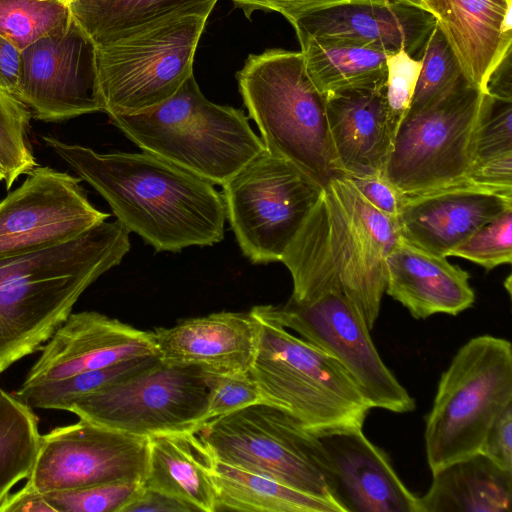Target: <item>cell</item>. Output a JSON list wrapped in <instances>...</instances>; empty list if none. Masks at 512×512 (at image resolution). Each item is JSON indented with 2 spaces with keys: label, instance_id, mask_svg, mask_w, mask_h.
<instances>
[{
  "label": "cell",
  "instance_id": "29",
  "mask_svg": "<svg viewBox=\"0 0 512 512\" xmlns=\"http://www.w3.org/2000/svg\"><path fill=\"white\" fill-rule=\"evenodd\" d=\"M296 34L306 73L321 94L386 79V53L347 40Z\"/></svg>",
  "mask_w": 512,
  "mask_h": 512
},
{
  "label": "cell",
  "instance_id": "5",
  "mask_svg": "<svg viewBox=\"0 0 512 512\" xmlns=\"http://www.w3.org/2000/svg\"><path fill=\"white\" fill-rule=\"evenodd\" d=\"M237 81L269 154L292 163L322 187L343 175L325 97L309 79L301 52L267 49L250 54Z\"/></svg>",
  "mask_w": 512,
  "mask_h": 512
},
{
  "label": "cell",
  "instance_id": "32",
  "mask_svg": "<svg viewBox=\"0 0 512 512\" xmlns=\"http://www.w3.org/2000/svg\"><path fill=\"white\" fill-rule=\"evenodd\" d=\"M70 19L69 6L61 2L0 0V35L20 51Z\"/></svg>",
  "mask_w": 512,
  "mask_h": 512
},
{
  "label": "cell",
  "instance_id": "37",
  "mask_svg": "<svg viewBox=\"0 0 512 512\" xmlns=\"http://www.w3.org/2000/svg\"><path fill=\"white\" fill-rule=\"evenodd\" d=\"M208 387L205 422L247 406L264 403L260 391L246 373H223L205 369Z\"/></svg>",
  "mask_w": 512,
  "mask_h": 512
},
{
  "label": "cell",
  "instance_id": "19",
  "mask_svg": "<svg viewBox=\"0 0 512 512\" xmlns=\"http://www.w3.org/2000/svg\"><path fill=\"white\" fill-rule=\"evenodd\" d=\"M292 26L296 33L347 40L386 54L405 50L421 59L436 19L411 5L349 0L310 13Z\"/></svg>",
  "mask_w": 512,
  "mask_h": 512
},
{
  "label": "cell",
  "instance_id": "15",
  "mask_svg": "<svg viewBox=\"0 0 512 512\" xmlns=\"http://www.w3.org/2000/svg\"><path fill=\"white\" fill-rule=\"evenodd\" d=\"M109 217L90 203L80 178L36 165L0 201V257L68 241Z\"/></svg>",
  "mask_w": 512,
  "mask_h": 512
},
{
  "label": "cell",
  "instance_id": "20",
  "mask_svg": "<svg viewBox=\"0 0 512 512\" xmlns=\"http://www.w3.org/2000/svg\"><path fill=\"white\" fill-rule=\"evenodd\" d=\"M261 321L249 312H217L186 318L152 331L156 353L167 365H194L223 373L249 371Z\"/></svg>",
  "mask_w": 512,
  "mask_h": 512
},
{
  "label": "cell",
  "instance_id": "12",
  "mask_svg": "<svg viewBox=\"0 0 512 512\" xmlns=\"http://www.w3.org/2000/svg\"><path fill=\"white\" fill-rule=\"evenodd\" d=\"M205 369L160 361L138 374L85 395L67 411L130 435L197 431L205 423Z\"/></svg>",
  "mask_w": 512,
  "mask_h": 512
},
{
  "label": "cell",
  "instance_id": "10",
  "mask_svg": "<svg viewBox=\"0 0 512 512\" xmlns=\"http://www.w3.org/2000/svg\"><path fill=\"white\" fill-rule=\"evenodd\" d=\"M484 95L462 77L446 94L406 113L385 167L406 197L466 185Z\"/></svg>",
  "mask_w": 512,
  "mask_h": 512
},
{
  "label": "cell",
  "instance_id": "22",
  "mask_svg": "<svg viewBox=\"0 0 512 512\" xmlns=\"http://www.w3.org/2000/svg\"><path fill=\"white\" fill-rule=\"evenodd\" d=\"M459 65L474 87L489 81L511 54L512 0H423Z\"/></svg>",
  "mask_w": 512,
  "mask_h": 512
},
{
  "label": "cell",
  "instance_id": "46",
  "mask_svg": "<svg viewBox=\"0 0 512 512\" xmlns=\"http://www.w3.org/2000/svg\"><path fill=\"white\" fill-rule=\"evenodd\" d=\"M42 1H57V2L64 3V4L68 5V6L72 2V0H42Z\"/></svg>",
  "mask_w": 512,
  "mask_h": 512
},
{
  "label": "cell",
  "instance_id": "21",
  "mask_svg": "<svg viewBox=\"0 0 512 512\" xmlns=\"http://www.w3.org/2000/svg\"><path fill=\"white\" fill-rule=\"evenodd\" d=\"M512 207V198L470 185L407 197L396 218L400 238L448 257L474 232Z\"/></svg>",
  "mask_w": 512,
  "mask_h": 512
},
{
  "label": "cell",
  "instance_id": "39",
  "mask_svg": "<svg viewBox=\"0 0 512 512\" xmlns=\"http://www.w3.org/2000/svg\"><path fill=\"white\" fill-rule=\"evenodd\" d=\"M345 177L375 208L390 217L397 218L407 197L386 177L385 173L346 175Z\"/></svg>",
  "mask_w": 512,
  "mask_h": 512
},
{
  "label": "cell",
  "instance_id": "38",
  "mask_svg": "<svg viewBox=\"0 0 512 512\" xmlns=\"http://www.w3.org/2000/svg\"><path fill=\"white\" fill-rule=\"evenodd\" d=\"M422 68V60L405 50L386 55V96L393 129L406 115Z\"/></svg>",
  "mask_w": 512,
  "mask_h": 512
},
{
  "label": "cell",
  "instance_id": "8",
  "mask_svg": "<svg viewBox=\"0 0 512 512\" xmlns=\"http://www.w3.org/2000/svg\"><path fill=\"white\" fill-rule=\"evenodd\" d=\"M208 17L188 15L155 23L94 47L97 93L108 116L133 114L165 101L193 75Z\"/></svg>",
  "mask_w": 512,
  "mask_h": 512
},
{
  "label": "cell",
  "instance_id": "31",
  "mask_svg": "<svg viewBox=\"0 0 512 512\" xmlns=\"http://www.w3.org/2000/svg\"><path fill=\"white\" fill-rule=\"evenodd\" d=\"M158 361L157 355L131 358L57 380L21 385L13 394L32 408L67 411L77 399L134 376Z\"/></svg>",
  "mask_w": 512,
  "mask_h": 512
},
{
  "label": "cell",
  "instance_id": "33",
  "mask_svg": "<svg viewBox=\"0 0 512 512\" xmlns=\"http://www.w3.org/2000/svg\"><path fill=\"white\" fill-rule=\"evenodd\" d=\"M422 68L407 112H415L450 91L462 77L454 54L435 26L421 57Z\"/></svg>",
  "mask_w": 512,
  "mask_h": 512
},
{
  "label": "cell",
  "instance_id": "34",
  "mask_svg": "<svg viewBox=\"0 0 512 512\" xmlns=\"http://www.w3.org/2000/svg\"><path fill=\"white\" fill-rule=\"evenodd\" d=\"M508 156H512V94L485 93L475 133L470 170Z\"/></svg>",
  "mask_w": 512,
  "mask_h": 512
},
{
  "label": "cell",
  "instance_id": "7",
  "mask_svg": "<svg viewBox=\"0 0 512 512\" xmlns=\"http://www.w3.org/2000/svg\"><path fill=\"white\" fill-rule=\"evenodd\" d=\"M512 404V345L492 335L471 338L439 380L424 431L432 473L479 452L497 416Z\"/></svg>",
  "mask_w": 512,
  "mask_h": 512
},
{
  "label": "cell",
  "instance_id": "17",
  "mask_svg": "<svg viewBox=\"0 0 512 512\" xmlns=\"http://www.w3.org/2000/svg\"><path fill=\"white\" fill-rule=\"evenodd\" d=\"M147 355H157L152 331L95 311L71 313L41 347L21 385L57 380Z\"/></svg>",
  "mask_w": 512,
  "mask_h": 512
},
{
  "label": "cell",
  "instance_id": "2",
  "mask_svg": "<svg viewBox=\"0 0 512 512\" xmlns=\"http://www.w3.org/2000/svg\"><path fill=\"white\" fill-rule=\"evenodd\" d=\"M400 241L397 221L370 204L345 176L332 178L280 262L291 300L341 291L371 330L386 289V257Z\"/></svg>",
  "mask_w": 512,
  "mask_h": 512
},
{
  "label": "cell",
  "instance_id": "6",
  "mask_svg": "<svg viewBox=\"0 0 512 512\" xmlns=\"http://www.w3.org/2000/svg\"><path fill=\"white\" fill-rule=\"evenodd\" d=\"M258 318L260 339L248 372L264 403L284 411L317 437L363 429L372 407L347 371L287 328Z\"/></svg>",
  "mask_w": 512,
  "mask_h": 512
},
{
  "label": "cell",
  "instance_id": "40",
  "mask_svg": "<svg viewBox=\"0 0 512 512\" xmlns=\"http://www.w3.org/2000/svg\"><path fill=\"white\" fill-rule=\"evenodd\" d=\"M478 453L503 470L512 473V404H509L488 429Z\"/></svg>",
  "mask_w": 512,
  "mask_h": 512
},
{
  "label": "cell",
  "instance_id": "16",
  "mask_svg": "<svg viewBox=\"0 0 512 512\" xmlns=\"http://www.w3.org/2000/svg\"><path fill=\"white\" fill-rule=\"evenodd\" d=\"M94 45L71 19L21 51L16 98L46 122L102 111Z\"/></svg>",
  "mask_w": 512,
  "mask_h": 512
},
{
  "label": "cell",
  "instance_id": "1",
  "mask_svg": "<svg viewBox=\"0 0 512 512\" xmlns=\"http://www.w3.org/2000/svg\"><path fill=\"white\" fill-rule=\"evenodd\" d=\"M42 139L108 202L129 232L157 252L222 241L226 209L213 183L144 151L100 154L51 136Z\"/></svg>",
  "mask_w": 512,
  "mask_h": 512
},
{
  "label": "cell",
  "instance_id": "35",
  "mask_svg": "<svg viewBox=\"0 0 512 512\" xmlns=\"http://www.w3.org/2000/svg\"><path fill=\"white\" fill-rule=\"evenodd\" d=\"M141 486L140 481H118L42 494L55 512H122Z\"/></svg>",
  "mask_w": 512,
  "mask_h": 512
},
{
  "label": "cell",
  "instance_id": "28",
  "mask_svg": "<svg viewBox=\"0 0 512 512\" xmlns=\"http://www.w3.org/2000/svg\"><path fill=\"white\" fill-rule=\"evenodd\" d=\"M216 511L342 512L333 502L216 459L210 467Z\"/></svg>",
  "mask_w": 512,
  "mask_h": 512
},
{
  "label": "cell",
  "instance_id": "41",
  "mask_svg": "<svg viewBox=\"0 0 512 512\" xmlns=\"http://www.w3.org/2000/svg\"><path fill=\"white\" fill-rule=\"evenodd\" d=\"M240 7L247 18L256 10L281 13L291 24L298 19L349 0H231Z\"/></svg>",
  "mask_w": 512,
  "mask_h": 512
},
{
  "label": "cell",
  "instance_id": "30",
  "mask_svg": "<svg viewBox=\"0 0 512 512\" xmlns=\"http://www.w3.org/2000/svg\"><path fill=\"white\" fill-rule=\"evenodd\" d=\"M41 437L33 408L0 387V503L30 476Z\"/></svg>",
  "mask_w": 512,
  "mask_h": 512
},
{
  "label": "cell",
  "instance_id": "23",
  "mask_svg": "<svg viewBox=\"0 0 512 512\" xmlns=\"http://www.w3.org/2000/svg\"><path fill=\"white\" fill-rule=\"evenodd\" d=\"M324 97L332 143L343 175L385 173L395 136L386 79Z\"/></svg>",
  "mask_w": 512,
  "mask_h": 512
},
{
  "label": "cell",
  "instance_id": "4",
  "mask_svg": "<svg viewBox=\"0 0 512 512\" xmlns=\"http://www.w3.org/2000/svg\"><path fill=\"white\" fill-rule=\"evenodd\" d=\"M109 118L142 151L221 186L266 150L244 113L209 101L193 75L160 104Z\"/></svg>",
  "mask_w": 512,
  "mask_h": 512
},
{
  "label": "cell",
  "instance_id": "24",
  "mask_svg": "<svg viewBox=\"0 0 512 512\" xmlns=\"http://www.w3.org/2000/svg\"><path fill=\"white\" fill-rule=\"evenodd\" d=\"M446 258L400 238L386 257L385 292L415 319L435 314L458 315L473 305L475 293L468 272Z\"/></svg>",
  "mask_w": 512,
  "mask_h": 512
},
{
  "label": "cell",
  "instance_id": "14",
  "mask_svg": "<svg viewBox=\"0 0 512 512\" xmlns=\"http://www.w3.org/2000/svg\"><path fill=\"white\" fill-rule=\"evenodd\" d=\"M148 438L80 419L42 435L26 484L40 493L118 481L143 482Z\"/></svg>",
  "mask_w": 512,
  "mask_h": 512
},
{
  "label": "cell",
  "instance_id": "42",
  "mask_svg": "<svg viewBox=\"0 0 512 512\" xmlns=\"http://www.w3.org/2000/svg\"><path fill=\"white\" fill-rule=\"evenodd\" d=\"M122 512H194V510L185 502L142 484Z\"/></svg>",
  "mask_w": 512,
  "mask_h": 512
},
{
  "label": "cell",
  "instance_id": "13",
  "mask_svg": "<svg viewBox=\"0 0 512 512\" xmlns=\"http://www.w3.org/2000/svg\"><path fill=\"white\" fill-rule=\"evenodd\" d=\"M251 311L297 332L333 357L351 376L372 408L395 413L415 409L414 398L380 357L370 329L354 304L341 292L311 300L254 306Z\"/></svg>",
  "mask_w": 512,
  "mask_h": 512
},
{
  "label": "cell",
  "instance_id": "45",
  "mask_svg": "<svg viewBox=\"0 0 512 512\" xmlns=\"http://www.w3.org/2000/svg\"><path fill=\"white\" fill-rule=\"evenodd\" d=\"M356 1H366V2H374V3H401V4L411 5V6H415V7L424 9L423 0H356Z\"/></svg>",
  "mask_w": 512,
  "mask_h": 512
},
{
  "label": "cell",
  "instance_id": "26",
  "mask_svg": "<svg viewBox=\"0 0 512 512\" xmlns=\"http://www.w3.org/2000/svg\"><path fill=\"white\" fill-rule=\"evenodd\" d=\"M418 512H511L512 473L481 453L432 473Z\"/></svg>",
  "mask_w": 512,
  "mask_h": 512
},
{
  "label": "cell",
  "instance_id": "27",
  "mask_svg": "<svg viewBox=\"0 0 512 512\" xmlns=\"http://www.w3.org/2000/svg\"><path fill=\"white\" fill-rule=\"evenodd\" d=\"M218 0H72V19L94 46L119 40L163 20L208 17Z\"/></svg>",
  "mask_w": 512,
  "mask_h": 512
},
{
  "label": "cell",
  "instance_id": "18",
  "mask_svg": "<svg viewBox=\"0 0 512 512\" xmlns=\"http://www.w3.org/2000/svg\"><path fill=\"white\" fill-rule=\"evenodd\" d=\"M318 438L329 462L334 499L343 512H418V496L362 429Z\"/></svg>",
  "mask_w": 512,
  "mask_h": 512
},
{
  "label": "cell",
  "instance_id": "9",
  "mask_svg": "<svg viewBox=\"0 0 512 512\" xmlns=\"http://www.w3.org/2000/svg\"><path fill=\"white\" fill-rule=\"evenodd\" d=\"M196 432L216 459L327 499L343 512L319 438L284 411L253 404L210 419Z\"/></svg>",
  "mask_w": 512,
  "mask_h": 512
},
{
  "label": "cell",
  "instance_id": "11",
  "mask_svg": "<svg viewBox=\"0 0 512 512\" xmlns=\"http://www.w3.org/2000/svg\"><path fill=\"white\" fill-rule=\"evenodd\" d=\"M222 187L226 219L242 253L254 264L281 261L323 189L266 150Z\"/></svg>",
  "mask_w": 512,
  "mask_h": 512
},
{
  "label": "cell",
  "instance_id": "44",
  "mask_svg": "<svg viewBox=\"0 0 512 512\" xmlns=\"http://www.w3.org/2000/svg\"><path fill=\"white\" fill-rule=\"evenodd\" d=\"M0 512H55L44 495L28 484L9 493L0 503Z\"/></svg>",
  "mask_w": 512,
  "mask_h": 512
},
{
  "label": "cell",
  "instance_id": "3",
  "mask_svg": "<svg viewBox=\"0 0 512 512\" xmlns=\"http://www.w3.org/2000/svg\"><path fill=\"white\" fill-rule=\"evenodd\" d=\"M129 233L103 221L68 241L0 257V374L40 350L83 292L122 261Z\"/></svg>",
  "mask_w": 512,
  "mask_h": 512
},
{
  "label": "cell",
  "instance_id": "36",
  "mask_svg": "<svg viewBox=\"0 0 512 512\" xmlns=\"http://www.w3.org/2000/svg\"><path fill=\"white\" fill-rule=\"evenodd\" d=\"M457 256L491 270L512 261V207L504 210L452 250Z\"/></svg>",
  "mask_w": 512,
  "mask_h": 512
},
{
  "label": "cell",
  "instance_id": "25",
  "mask_svg": "<svg viewBox=\"0 0 512 512\" xmlns=\"http://www.w3.org/2000/svg\"><path fill=\"white\" fill-rule=\"evenodd\" d=\"M212 461V452L196 431L152 435L142 484L185 502L194 512H216Z\"/></svg>",
  "mask_w": 512,
  "mask_h": 512
},
{
  "label": "cell",
  "instance_id": "43",
  "mask_svg": "<svg viewBox=\"0 0 512 512\" xmlns=\"http://www.w3.org/2000/svg\"><path fill=\"white\" fill-rule=\"evenodd\" d=\"M21 75V51L0 35V90L17 94Z\"/></svg>",
  "mask_w": 512,
  "mask_h": 512
}]
</instances>
